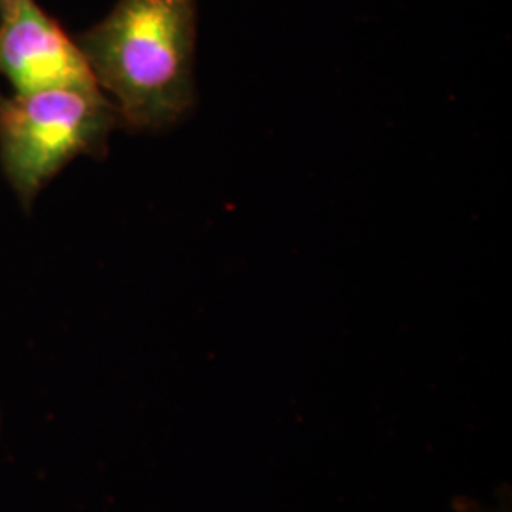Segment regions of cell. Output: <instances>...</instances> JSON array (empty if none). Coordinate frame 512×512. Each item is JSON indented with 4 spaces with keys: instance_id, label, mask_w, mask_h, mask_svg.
Wrapping results in <instances>:
<instances>
[{
    "instance_id": "6da1fadb",
    "label": "cell",
    "mask_w": 512,
    "mask_h": 512,
    "mask_svg": "<svg viewBox=\"0 0 512 512\" xmlns=\"http://www.w3.org/2000/svg\"><path fill=\"white\" fill-rule=\"evenodd\" d=\"M198 0H116L76 42L120 128L156 133L196 105Z\"/></svg>"
},
{
    "instance_id": "7a4b0ae2",
    "label": "cell",
    "mask_w": 512,
    "mask_h": 512,
    "mask_svg": "<svg viewBox=\"0 0 512 512\" xmlns=\"http://www.w3.org/2000/svg\"><path fill=\"white\" fill-rule=\"evenodd\" d=\"M116 128L118 112L97 86L0 92V167L21 207L74 160L103 158Z\"/></svg>"
},
{
    "instance_id": "3957f363",
    "label": "cell",
    "mask_w": 512,
    "mask_h": 512,
    "mask_svg": "<svg viewBox=\"0 0 512 512\" xmlns=\"http://www.w3.org/2000/svg\"><path fill=\"white\" fill-rule=\"evenodd\" d=\"M0 78L14 93L97 86L76 38L37 0L0 10Z\"/></svg>"
},
{
    "instance_id": "277c9868",
    "label": "cell",
    "mask_w": 512,
    "mask_h": 512,
    "mask_svg": "<svg viewBox=\"0 0 512 512\" xmlns=\"http://www.w3.org/2000/svg\"><path fill=\"white\" fill-rule=\"evenodd\" d=\"M456 505H458L459 512H509V507H507V509L501 507L499 511H488V509H484L482 505H478L475 501H467V499H458Z\"/></svg>"
},
{
    "instance_id": "5b68a950",
    "label": "cell",
    "mask_w": 512,
    "mask_h": 512,
    "mask_svg": "<svg viewBox=\"0 0 512 512\" xmlns=\"http://www.w3.org/2000/svg\"><path fill=\"white\" fill-rule=\"evenodd\" d=\"M14 2H18V0H0V10L6 8V6H10V4H14Z\"/></svg>"
},
{
    "instance_id": "8992f818",
    "label": "cell",
    "mask_w": 512,
    "mask_h": 512,
    "mask_svg": "<svg viewBox=\"0 0 512 512\" xmlns=\"http://www.w3.org/2000/svg\"><path fill=\"white\" fill-rule=\"evenodd\" d=\"M0 431H2V421H0Z\"/></svg>"
}]
</instances>
